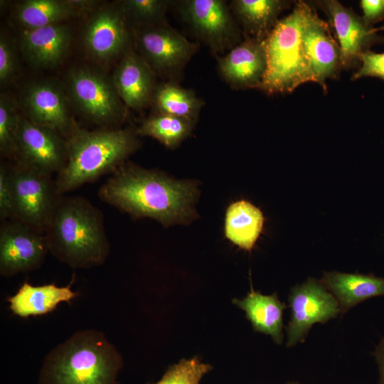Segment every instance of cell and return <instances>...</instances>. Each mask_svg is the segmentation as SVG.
Returning a JSON list of instances; mask_svg holds the SVG:
<instances>
[{
    "label": "cell",
    "mask_w": 384,
    "mask_h": 384,
    "mask_svg": "<svg viewBox=\"0 0 384 384\" xmlns=\"http://www.w3.org/2000/svg\"><path fill=\"white\" fill-rule=\"evenodd\" d=\"M197 184L178 181L133 164L119 166L100 188L99 197L134 218L148 217L164 226L196 217Z\"/></svg>",
    "instance_id": "cell-1"
},
{
    "label": "cell",
    "mask_w": 384,
    "mask_h": 384,
    "mask_svg": "<svg viewBox=\"0 0 384 384\" xmlns=\"http://www.w3.org/2000/svg\"><path fill=\"white\" fill-rule=\"evenodd\" d=\"M44 235L48 251L73 268L101 265L110 252L101 211L82 197L59 196Z\"/></svg>",
    "instance_id": "cell-2"
},
{
    "label": "cell",
    "mask_w": 384,
    "mask_h": 384,
    "mask_svg": "<svg viewBox=\"0 0 384 384\" xmlns=\"http://www.w3.org/2000/svg\"><path fill=\"white\" fill-rule=\"evenodd\" d=\"M123 359L105 334L80 330L45 357L38 384H118Z\"/></svg>",
    "instance_id": "cell-3"
},
{
    "label": "cell",
    "mask_w": 384,
    "mask_h": 384,
    "mask_svg": "<svg viewBox=\"0 0 384 384\" xmlns=\"http://www.w3.org/2000/svg\"><path fill=\"white\" fill-rule=\"evenodd\" d=\"M136 135L130 129L90 131L77 127L66 139L68 158L55 181L57 194L113 173L139 146Z\"/></svg>",
    "instance_id": "cell-4"
},
{
    "label": "cell",
    "mask_w": 384,
    "mask_h": 384,
    "mask_svg": "<svg viewBox=\"0 0 384 384\" xmlns=\"http://www.w3.org/2000/svg\"><path fill=\"white\" fill-rule=\"evenodd\" d=\"M306 5L298 2L264 39L267 70L260 88L268 93L291 92L302 84L314 82L302 37Z\"/></svg>",
    "instance_id": "cell-5"
},
{
    "label": "cell",
    "mask_w": 384,
    "mask_h": 384,
    "mask_svg": "<svg viewBox=\"0 0 384 384\" xmlns=\"http://www.w3.org/2000/svg\"><path fill=\"white\" fill-rule=\"evenodd\" d=\"M66 89L68 98L88 121L109 125L122 119V100L112 79L99 70L85 66L71 69Z\"/></svg>",
    "instance_id": "cell-6"
},
{
    "label": "cell",
    "mask_w": 384,
    "mask_h": 384,
    "mask_svg": "<svg viewBox=\"0 0 384 384\" xmlns=\"http://www.w3.org/2000/svg\"><path fill=\"white\" fill-rule=\"evenodd\" d=\"M13 194V215L10 220L25 224L44 234L60 195L51 175L14 162L9 164Z\"/></svg>",
    "instance_id": "cell-7"
},
{
    "label": "cell",
    "mask_w": 384,
    "mask_h": 384,
    "mask_svg": "<svg viewBox=\"0 0 384 384\" xmlns=\"http://www.w3.org/2000/svg\"><path fill=\"white\" fill-rule=\"evenodd\" d=\"M288 301L291 319L287 327V347L303 342L315 324H325L341 313L335 297L314 278L292 287Z\"/></svg>",
    "instance_id": "cell-8"
},
{
    "label": "cell",
    "mask_w": 384,
    "mask_h": 384,
    "mask_svg": "<svg viewBox=\"0 0 384 384\" xmlns=\"http://www.w3.org/2000/svg\"><path fill=\"white\" fill-rule=\"evenodd\" d=\"M136 43L151 70L166 75L181 71L196 51L194 43L164 22L139 26Z\"/></svg>",
    "instance_id": "cell-9"
},
{
    "label": "cell",
    "mask_w": 384,
    "mask_h": 384,
    "mask_svg": "<svg viewBox=\"0 0 384 384\" xmlns=\"http://www.w3.org/2000/svg\"><path fill=\"white\" fill-rule=\"evenodd\" d=\"M68 158L67 139L58 131L21 115L14 162L52 175L58 174Z\"/></svg>",
    "instance_id": "cell-10"
},
{
    "label": "cell",
    "mask_w": 384,
    "mask_h": 384,
    "mask_svg": "<svg viewBox=\"0 0 384 384\" xmlns=\"http://www.w3.org/2000/svg\"><path fill=\"white\" fill-rule=\"evenodd\" d=\"M179 10L196 36L214 53H221L238 45L240 32L224 1H183Z\"/></svg>",
    "instance_id": "cell-11"
},
{
    "label": "cell",
    "mask_w": 384,
    "mask_h": 384,
    "mask_svg": "<svg viewBox=\"0 0 384 384\" xmlns=\"http://www.w3.org/2000/svg\"><path fill=\"white\" fill-rule=\"evenodd\" d=\"M48 251L44 234L14 220L0 228V274L9 277L39 268Z\"/></svg>",
    "instance_id": "cell-12"
},
{
    "label": "cell",
    "mask_w": 384,
    "mask_h": 384,
    "mask_svg": "<svg viewBox=\"0 0 384 384\" xmlns=\"http://www.w3.org/2000/svg\"><path fill=\"white\" fill-rule=\"evenodd\" d=\"M127 19L117 1L102 4L90 16L82 34V44L95 60L107 62L125 50L129 40Z\"/></svg>",
    "instance_id": "cell-13"
},
{
    "label": "cell",
    "mask_w": 384,
    "mask_h": 384,
    "mask_svg": "<svg viewBox=\"0 0 384 384\" xmlns=\"http://www.w3.org/2000/svg\"><path fill=\"white\" fill-rule=\"evenodd\" d=\"M68 96L54 80L33 82L23 90L21 105L24 116L33 123L50 127L66 139L78 127L68 109Z\"/></svg>",
    "instance_id": "cell-14"
},
{
    "label": "cell",
    "mask_w": 384,
    "mask_h": 384,
    "mask_svg": "<svg viewBox=\"0 0 384 384\" xmlns=\"http://www.w3.org/2000/svg\"><path fill=\"white\" fill-rule=\"evenodd\" d=\"M303 42L314 77V82L326 89V81L336 75L340 63V48L328 25L307 4L303 25Z\"/></svg>",
    "instance_id": "cell-15"
},
{
    "label": "cell",
    "mask_w": 384,
    "mask_h": 384,
    "mask_svg": "<svg viewBox=\"0 0 384 384\" xmlns=\"http://www.w3.org/2000/svg\"><path fill=\"white\" fill-rule=\"evenodd\" d=\"M224 80L235 88H260L267 70L264 40L247 38L219 58Z\"/></svg>",
    "instance_id": "cell-16"
},
{
    "label": "cell",
    "mask_w": 384,
    "mask_h": 384,
    "mask_svg": "<svg viewBox=\"0 0 384 384\" xmlns=\"http://www.w3.org/2000/svg\"><path fill=\"white\" fill-rule=\"evenodd\" d=\"M339 42L340 63L351 66L377 41L378 29L336 0L324 1Z\"/></svg>",
    "instance_id": "cell-17"
},
{
    "label": "cell",
    "mask_w": 384,
    "mask_h": 384,
    "mask_svg": "<svg viewBox=\"0 0 384 384\" xmlns=\"http://www.w3.org/2000/svg\"><path fill=\"white\" fill-rule=\"evenodd\" d=\"M154 78V72L144 59L132 50L124 53L112 78L122 102L135 110L143 108L152 99Z\"/></svg>",
    "instance_id": "cell-18"
},
{
    "label": "cell",
    "mask_w": 384,
    "mask_h": 384,
    "mask_svg": "<svg viewBox=\"0 0 384 384\" xmlns=\"http://www.w3.org/2000/svg\"><path fill=\"white\" fill-rule=\"evenodd\" d=\"M70 40V28L66 24L58 23L23 30L19 45L31 65L38 68H50L63 60Z\"/></svg>",
    "instance_id": "cell-19"
},
{
    "label": "cell",
    "mask_w": 384,
    "mask_h": 384,
    "mask_svg": "<svg viewBox=\"0 0 384 384\" xmlns=\"http://www.w3.org/2000/svg\"><path fill=\"white\" fill-rule=\"evenodd\" d=\"M321 282L336 299L341 314L368 299L384 296V277L373 274L327 272Z\"/></svg>",
    "instance_id": "cell-20"
},
{
    "label": "cell",
    "mask_w": 384,
    "mask_h": 384,
    "mask_svg": "<svg viewBox=\"0 0 384 384\" xmlns=\"http://www.w3.org/2000/svg\"><path fill=\"white\" fill-rule=\"evenodd\" d=\"M233 303L242 309L254 330L272 337L281 344L283 341V312L286 308L276 293L265 295L251 289L242 299H234Z\"/></svg>",
    "instance_id": "cell-21"
},
{
    "label": "cell",
    "mask_w": 384,
    "mask_h": 384,
    "mask_svg": "<svg viewBox=\"0 0 384 384\" xmlns=\"http://www.w3.org/2000/svg\"><path fill=\"white\" fill-rule=\"evenodd\" d=\"M77 296L71 284L33 286L25 282L17 292L8 298L10 310L20 317L43 315L53 311L61 302H70Z\"/></svg>",
    "instance_id": "cell-22"
},
{
    "label": "cell",
    "mask_w": 384,
    "mask_h": 384,
    "mask_svg": "<svg viewBox=\"0 0 384 384\" xmlns=\"http://www.w3.org/2000/svg\"><path fill=\"white\" fill-rule=\"evenodd\" d=\"M264 222L259 208L245 200L235 201L226 210L225 236L233 244L250 252L262 231Z\"/></svg>",
    "instance_id": "cell-23"
},
{
    "label": "cell",
    "mask_w": 384,
    "mask_h": 384,
    "mask_svg": "<svg viewBox=\"0 0 384 384\" xmlns=\"http://www.w3.org/2000/svg\"><path fill=\"white\" fill-rule=\"evenodd\" d=\"M15 19L24 30L34 29L79 16L70 0H25L16 4Z\"/></svg>",
    "instance_id": "cell-24"
},
{
    "label": "cell",
    "mask_w": 384,
    "mask_h": 384,
    "mask_svg": "<svg viewBox=\"0 0 384 384\" xmlns=\"http://www.w3.org/2000/svg\"><path fill=\"white\" fill-rule=\"evenodd\" d=\"M286 2L279 0H235L232 11L254 38L264 40L277 23Z\"/></svg>",
    "instance_id": "cell-25"
},
{
    "label": "cell",
    "mask_w": 384,
    "mask_h": 384,
    "mask_svg": "<svg viewBox=\"0 0 384 384\" xmlns=\"http://www.w3.org/2000/svg\"><path fill=\"white\" fill-rule=\"evenodd\" d=\"M158 112L195 122L203 101L191 90L166 82L156 87L153 97Z\"/></svg>",
    "instance_id": "cell-26"
},
{
    "label": "cell",
    "mask_w": 384,
    "mask_h": 384,
    "mask_svg": "<svg viewBox=\"0 0 384 384\" xmlns=\"http://www.w3.org/2000/svg\"><path fill=\"white\" fill-rule=\"evenodd\" d=\"M193 123L187 119L158 112L146 119L136 133L153 137L166 146L174 148L190 134Z\"/></svg>",
    "instance_id": "cell-27"
},
{
    "label": "cell",
    "mask_w": 384,
    "mask_h": 384,
    "mask_svg": "<svg viewBox=\"0 0 384 384\" xmlns=\"http://www.w3.org/2000/svg\"><path fill=\"white\" fill-rule=\"evenodd\" d=\"M14 101L7 95L0 97V152L1 156L15 160L16 154V137L20 123Z\"/></svg>",
    "instance_id": "cell-28"
},
{
    "label": "cell",
    "mask_w": 384,
    "mask_h": 384,
    "mask_svg": "<svg viewBox=\"0 0 384 384\" xmlns=\"http://www.w3.org/2000/svg\"><path fill=\"white\" fill-rule=\"evenodd\" d=\"M127 21H134L138 26L164 22L169 1L164 0H124L119 1Z\"/></svg>",
    "instance_id": "cell-29"
},
{
    "label": "cell",
    "mask_w": 384,
    "mask_h": 384,
    "mask_svg": "<svg viewBox=\"0 0 384 384\" xmlns=\"http://www.w3.org/2000/svg\"><path fill=\"white\" fill-rule=\"evenodd\" d=\"M212 370L210 364L198 356L182 359L170 366L161 378L153 384H200L203 377Z\"/></svg>",
    "instance_id": "cell-30"
},
{
    "label": "cell",
    "mask_w": 384,
    "mask_h": 384,
    "mask_svg": "<svg viewBox=\"0 0 384 384\" xmlns=\"http://www.w3.org/2000/svg\"><path fill=\"white\" fill-rule=\"evenodd\" d=\"M17 70L15 47L11 39L2 31L0 36V83L5 85L14 77Z\"/></svg>",
    "instance_id": "cell-31"
},
{
    "label": "cell",
    "mask_w": 384,
    "mask_h": 384,
    "mask_svg": "<svg viewBox=\"0 0 384 384\" xmlns=\"http://www.w3.org/2000/svg\"><path fill=\"white\" fill-rule=\"evenodd\" d=\"M13 215V194L9 173V165L0 164V219L10 220Z\"/></svg>",
    "instance_id": "cell-32"
},
{
    "label": "cell",
    "mask_w": 384,
    "mask_h": 384,
    "mask_svg": "<svg viewBox=\"0 0 384 384\" xmlns=\"http://www.w3.org/2000/svg\"><path fill=\"white\" fill-rule=\"evenodd\" d=\"M360 60L362 65L353 75V79L374 77L384 80V52L378 53L368 50L361 55Z\"/></svg>",
    "instance_id": "cell-33"
},
{
    "label": "cell",
    "mask_w": 384,
    "mask_h": 384,
    "mask_svg": "<svg viewBox=\"0 0 384 384\" xmlns=\"http://www.w3.org/2000/svg\"><path fill=\"white\" fill-rule=\"evenodd\" d=\"M360 4L367 23L372 24L384 18V0H361Z\"/></svg>",
    "instance_id": "cell-34"
},
{
    "label": "cell",
    "mask_w": 384,
    "mask_h": 384,
    "mask_svg": "<svg viewBox=\"0 0 384 384\" xmlns=\"http://www.w3.org/2000/svg\"><path fill=\"white\" fill-rule=\"evenodd\" d=\"M378 365L379 378L378 384H384V336H383L372 353Z\"/></svg>",
    "instance_id": "cell-35"
},
{
    "label": "cell",
    "mask_w": 384,
    "mask_h": 384,
    "mask_svg": "<svg viewBox=\"0 0 384 384\" xmlns=\"http://www.w3.org/2000/svg\"><path fill=\"white\" fill-rule=\"evenodd\" d=\"M284 384H301V383L297 380H292V381H288Z\"/></svg>",
    "instance_id": "cell-36"
},
{
    "label": "cell",
    "mask_w": 384,
    "mask_h": 384,
    "mask_svg": "<svg viewBox=\"0 0 384 384\" xmlns=\"http://www.w3.org/2000/svg\"><path fill=\"white\" fill-rule=\"evenodd\" d=\"M378 30H384V25L382 27H380L379 28H377Z\"/></svg>",
    "instance_id": "cell-37"
}]
</instances>
